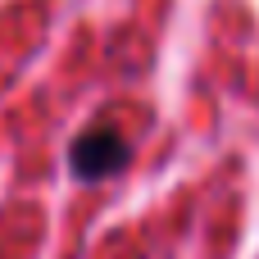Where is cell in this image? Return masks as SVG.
Instances as JSON below:
<instances>
[{"label": "cell", "mask_w": 259, "mask_h": 259, "mask_svg": "<svg viewBox=\"0 0 259 259\" xmlns=\"http://www.w3.org/2000/svg\"><path fill=\"white\" fill-rule=\"evenodd\" d=\"M127 159H132V146H127V137H123L114 123L87 127V132L73 141V150H68V168H73V178H82V182H100V178L127 168Z\"/></svg>", "instance_id": "1"}]
</instances>
